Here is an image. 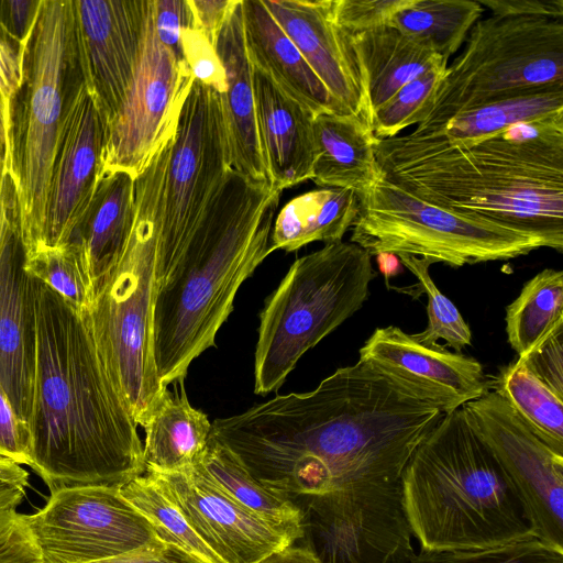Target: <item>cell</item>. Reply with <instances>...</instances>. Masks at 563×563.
Returning <instances> with one entry per match:
<instances>
[{"label":"cell","instance_id":"obj_43","mask_svg":"<svg viewBox=\"0 0 563 563\" xmlns=\"http://www.w3.org/2000/svg\"><path fill=\"white\" fill-rule=\"evenodd\" d=\"M0 563H43L26 515L0 507Z\"/></svg>","mask_w":563,"mask_h":563},{"label":"cell","instance_id":"obj_12","mask_svg":"<svg viewBox=\"0 0 563 563\" xmlns=\"http://www.w3.org/2000/svg\"><path fill=\"white\" fill-rule=\"evenodd\" d=\"M292 499L301 511L302 547L320 563H411L400 481Z\"/></svg>","mask_w":563,"mask_h":563},{"label":"cell","instance_id":"obj_30","mask_svg":"<svg viewBox=\"0 0 563 563\" xmlns=\"http://www.w3.org/2000/svg\"><path fill=\"white\" fill-rule=\"evenodd\" d=\"M199 461L210 476L243 507L292 543L301 539V511L295 500L255 478L242 461L211 433Z\"/></svg>","mask_w":563,"mask_h":563},{"label":"cell","instance_id":"obj_11","mask_svg":"<svg viewBox=\"0 0 563 563\" xmlns=\"http://www.w3.org/2000/svg\"><path fill=\"white\" fill-rule=\"evenodd\" d=\"M231 168L221 95L192 79L166 167L156 285L175 265Z\"/></svg>","mask_w":563,"mask_h":563},{"label":"cell","instance_id":"obj_3","mask_svg":"<svg viewBox=\"0 0 563 563\" xmlns=\"http://www.w3.org/2000/svg\"><path fill=\"white\" fill-rule=\"evenodd\" d=\"M374 152L380 177L406 192L563 251V112L464 144L396 135Z\"/></svg>","mask_w":563,"mask_h":563},{"label":"cell","instance_id":"obj_25","mask_svg":"<svg viewBox=\"0 0 563 563\" xmlns=\"http://www.w3.org/2000/svg\"><path fill=\"white\" fill-rule=\"evenodd\" d=\"M134 179L122 170L102 175L69 241L80 252L93 296L114 271L130 238L135 216Z\"/></svg>","mask_w":563,"mask_h":563},{"label":"cell","instance_id":"obj_2","mask_svg":"<svg viewBox=\"0 0 563 563\" xmlns=\"http://www.w3.org/2000/svg\"><path fill=\"white\" fill-rule=\"evenodd\" d=\"M36 354L30 467L51 494L121 487L145 473L130 410L97 347L87 312L33 277Z\"/></svg>","mask_w":563,"mask_h":563},{"label":"cell","instance_id":"obj_10","mask_svg":"<svg viewBox=\"0 0 563 563\" xmlns=\"http://www.w3.org/2000/svg\"><path fill=\"white\" fill-rule=\"evenodd\" d=\"M351 228V242L371 256L408 254L454 268L552 249L541 235L428 203L382 177L358 195Z\"/></svg>","mask_w":563,"mask_h":563},{"label":"cell","instance_id":"obj_7","mask_svg":"<svg viewBox=\"0 0 563 563\" xmlns=\"http://www.w3.org/2000/svg\"><path fill=\"white\" fill-rule=\"evenodd\" d=\"M82 81L71 0H42L12 108V178L26 253L42 246L48 184L69 92Z\"/></svg>","mask_w":563,"mask_h":563},{"label":"cell","instance_id":"obj_26","mask_svg":"<svg viewBox=\"0 0 563 563\" xmlns=\"http://www.w3.org/2000/svg\"><path fill=\"white\" fill-rule=\"evenodd\" d=\"M314 161L311 180L320 187L346 188L357 195L379 178L377 139L363 119L323 112L313 118Z\"/></svg>","mask_w":563,"mask_h":563},{"label":"cell","instance_id":"obj_5","mask_svg":"<svg viewBox=\"0 0 563 563\" xmlns=\"http://www.w3.org/2000/svg\"><path fill=\"white\" fill-rule=\"evenodd\" d=\"M400 484L408 523L423 551L536 538L506 472L462 407L445 413L418 445Z\"/></svg>","mask_w":563,"mask_h":563},{"label":"cell","instance_id":"obj_20","mask_svg":"<svg viewBox=\"0 0 563 563\" xmlns=\"http://www.w3.org/2000/svg\"><path fill=\"white\" fill-rule=\"evenodd\" d=\"M368 361L407 383L443 413L461 408L492 389L482 364L440 344L426 346L400 328H377L360 349Z\"/></svg>","mask_w":563,"mask_h":563},{"label":"cell","instance_id":"obj_27","mask_svg":"<svg viewBox=\"0 0 563 563\" xmlns=\"http://www.w3.org/2000/svg\"><path fill=\"white\" fill-rule=\"evenodd\" d=\"M346 35L364 78L371 118L406 84L448 64L429 45L391 25Z\"/></svg>","mask_w":563,"mask_h":563},{"label":"cell","instance_id":"obj_48","mask_svg":"<svg viewBox=\"0 0 563 563\" xmlns=\"http://www.w3.org/2000/svg\"><path fill=\"white\" fill-rule=\"evenodd\" d=\"M42 0H2L0 15L12 34L23 44L27 42L37 20Z\"/></svg>","mask_w":563,"mask_h":563},{"label":"cell","instance_id":"obj_55","mask_svg":"<svg viewBox=\"0 0 563 563\" xmlns=\"http://www.w3.org/2000/svg\"><path fill=\"white\" fill-rule=\"evenodd\" d=\"M1 173V172H0Z\"/></svg>","mask_w":563,"mask_h":563},{"label":"cell","instance_id":"obj_54","mask_svg":"<svg viewBox=\"0 0 563 563\" xmlns=\"http://www.w3.org/2000/svg\"><path fill=\"white\" fill-rule=\"evenodd\" d=\"M379 271L386 278L393 277L401 272V263L397 255L391 253H379L376 255Z\"/></svg>","mask_w":563,"mask_h":563},{"label":"cell","instance_id":"obj_51","mask_svg":"<svg viewBox=\"0 0 563 563\" xmlns=\"http://www.w3.org/2000/svg\"><path fill=\"white\" fill-rule=\"evenodd\" d=\"M258 563H320L316 555L305 547L294 544L276 550Z\"/></svg>","mask_w":563,"mask_h":563},{"label":"cell","instance_id":"obj_21","mask_svg":"<svg viewBox=\"0 0 563 563\" xmlns=\"http://www.w3.org/2000/svg\"><path fill=\"white\" fill-rule=\"evenodd\" d=\"M262 1L347 114L369 125L364 78L346 33L333 21L332 0Z\"/></svg>","mask_w":563,"mask_h":563},{"label":"cell","instance_id":"obj_23","mask_svg":"<svg viewBox=\"0 0 563 563\" xmlns=\"http://www.w3.org/2000/svg\"><path fill=\"white\" fill-rule=\"evenodd\" d=\"M214 47L227 78L221 100L231 167L251 180L268 181L256 125L253 67L244 41L242 0L234 1Z\"/></svg>","mask_w":563,"mask_h":563},{"label":"cell","instance_id":"obj_32","mask_svg":"<svg viewBox=\"0 0 563 563\" xmlns=\"http://www.w3.org/2000/svg\"><path fill=\"white\" fill-rule=\"evenodd\" d=\"M563 324V272L545 268L525 284L506 309L510 346L523 357Z\"/></svg>","mask_w":563,"mask_h":563},{"label":"cell","instance_id":"obj_18","mask_svg":"<svg viewBox=\"0 0 563 563\" xmlns=\"http://www.w3.org/2000/svg\"><path fill=\"white\" fill-rule=\"evenodd\" d=\"M224 563H258L294 544L232 498L198 460L170 473L145 471Z\"/></svg>","mask_w":563,"mask_h":563},{"label":"cell","instance_id":"obj_24","mask_svg":"<svg viewBox=\"0 0 563 563\" xmlns=\"http://www.w3.org/2000/svg\"><path fill=\"white\" fill-rule=\"evenodd\" d=\"M244 41L253 67L313 115L347 114L329 92L262 0H242Z\"/></svg>","mask_w":563,"mask_h":563},{"label":"cell","instance_id":"obj_50","mask_svg":"<svg viewBox=\"0 0 563 563\" xmlns=\"http://www.w3.org/2000/svg\"><path fill=\"white\" fill-rule=\"evenodd\" d=\"M92 563H205L180 548L165 543L163 547L140 550Z\"/></svg>","mask_w":563,"mask_h":563},{"label":"cell","instance_id":"obj_35","mask_svg":"<svg viewBox=\"0 0 563 563\" xmlns=\"http://www.w3.org/2000/svg\"><path fill=\"white\" fill-rule=\"evenodd\" d=\"M120 493L150 521L164 543L176 545L205 563H224L146 473L121 486Z\"/></svg>","mask_w":563,"mask_h":563},{"label":"cell","instance_id":"obj_22","mask_svg":"<svg viewBox=\"0 0 563 563\" xmlns=\"http://www.w3.org/2000/svg\"><path fill=\"white\" fill-rule=\"evenodd\" d=\"M252 80L256 125L268 181L283 191L311 179L314 115L256 67L252 69Z\"/></svg>","mask_w":563,"mask_h":563},{"label":"cell","instance_id":"obj_33","mask_svg":"<svg viewBox=\"0 0 563 563\" xmlns=\"http://www.w3.org/2000/svg\"><path fill=\"white\" fill-rule=\"evenodd\" d=\"M483 10L473 0H415L393 18L390 25L449 60L466 41Z\"/></svg>","mask_w":563,"mask_h":563},{"label":"cell","instance_id":"obj_34","mask_svg":"<svg viewBox=\"0 0 563 563\" xmlns=\"http://www.w3.org/2000/svg\"><path fill=\"white\" fill-rule=\"evenodd\" d=\"M521 420L554 452L563 455V399L517 357L492 380Z\"/></svg>","mask_w":563,"mask_h":563},{"label":"cell","instance_id":"obj_42","mask_svg":"<svg viewBox=\"0 0 563 563\" xmlns=\"http://www.w3.org/2000/svg\"><path fill=\"white\" fill-rule=\"evenodd\" d=\"M184 59L194 77L218 93H224L227 78L214 44L196 26L181 33Z\"/></svg>","mask_w":563,"mask_h":563},{"label":"cell","instance_id":"obj_52","mask_svg":"<svg viewBox=\"0 0 563 563\" xmlns=\"http://www.w3.org/2000/svg\"><path fill=\"white\" fill-rule=\"evenodd\" d=\"M24 494L25 486L0 479V507L16 509Z\"/></svg>","mask_w":563,"mask_h":563},{"label":"cell","instance_id":"obj_47","mask_svg":"<svg viewBox=\"0 0 563 563\" xmlns=\"http://www.w3.org/2000/svg\"><path fill=\"white\" fill-rule=\"evenodd\" d=\"M494 15L545 16L563 19V0H478Z\"/></svg>","mask_w":563,"mask_h":563},{"label":"cell","instance_id":"obj_6","mask_svg":"<svg viewBox=\"0 0 563 563\" xmlns=\"http://www.w3.org/2000/svg\"><path fill=\"white\" fill-rule=\"evenodd\" d=\"M170 139L134 179L135 216L114 271L93 296L87 312L106 368L136 424L143 427L167 387L153 355L156 251Z\"/></svg>","mask_w":563,"mask_h":563},{"label":"cell","instance_id":"obj_53","mask_svg":"<svg viewBox=\"0 0 563 563\" xmlns=\"http://www.w3.org/2000/svg\"><path fill=\"white\" fill-rule=\"evenodd\" d=\"M0 479L26 487L29 474L19 464L8 459L0 457Z\"/></svg>","mask_w":563,"mask_h":563},{"label":"cell","instance_id":"obj_14","mask_svg":"<svg viewBox=\"0 0 563 563\" xmlns=\"http://www.w3.org/2000/svg\"><path fill=\"white\" fill-rule=\"evenodd\" d=\"M194 77L161 43L147 16L141 56L125 99L106 128L101 175L126 172L136 177L176 131Z\"/></svg>","mask_w":563,"mask_h":563},{"label":"cell","instance_id":"obj_13","mask_svg":"<svg viewBox=\"0 0 563 563\" xmlns=\"http://www.w3.org/2000/svg\"><path fill=\"white\" fill-rule=\"evenodd\" d=\"M26 521L43 563H92L165 544L119 487L60 489Z\"/></svg>","mask_w":563,"mask_h":563},{"label":"cell","instance_id":"obj_46","mask_svg":"<svg viewBox=\"0 0 563 563\" xmlns=\"http://www.w3.org/2000/svg\"><path fill=\"white\" fill-rule=\"evenodd\" d=\"M29 423L21 419L0 387V457L19 465L31 464Z\"/></svg>","mask_w":563,"mask_h":563},{"label":"cell","instance_id":"obj_16","mask_svg":"<svg viewBox=\"0 0 563 563\" xmlns=\"http://www.w3.org/2000/svg\"><path fill=\"white\" fill-rule=\"evenodd\" d=\"M20 209L12 175L0 173V387L29 423L36 354L33 277L25 271Z\"/></svg>","mask_w":563,"mask_h":563},{"label":"cell","instance_id":"obj_49","mask_svg":"<svg viewBox=\"0 0 563 563\" xmlns=\"http://www.w3.org/2000/svg\"><path fill=\"white\" fill-rule=\"evenodd\" d=\"M235 0H189L195 26L214 44L217 34Z\"/></svg>","mask_w":563,"mask_h":563},{"label":"cell","instance_id":"obj_1","mask_svg":"<svg viewBox=\"0 0 563 563\" xmlns=\"http://www.w3.org/2000/svg\"><path fill=\"white\" fill-rule=\"evenodd\" d=\"M444 415L407 383L358 360L311 391L276 395L214 420L211 435L261 483L294 498L399 482Z\"/></svg>","mask_w":563,"mask_h":563},{"label":"cell","instance_id":"obj_29","mask_svg":"<svg viewBox=\"0 0 563 563\" xmlns=\"http://www.w3.org/2000/svg\"><path fill=\"white\" fill-rule=\"evenodd\" d=\"M358 210V195L346 188L321 187L290 199L271 231V252H294L316 241H342Z\"/></svg>","mask_w":563,"mask_h":563},{"label":"cell","instance_id":"obj_36","mask_svg":"<svg viewBox=\"0 0 563 563\" xmlns=\"http://www.w3.org/2000/svg\"><path fill=\"white\" fill-rule=\"evenodd\" d=\"M25 271L43 282L75 309L88 312L93 294L80 252L68 243L59 247H41L26 254Z\"/></svg>","mask_w":563,"mask_h":563},{"label":"cell","instance_id":"obj_15","mask_svg":"<svg viewBox=\"0 0 563 563\" xmlns=\"http://www.w3.org/2000/svg\"><path fill=\"white\" fill-rule=\"evenodd\" d=\"M462 408L506 472L534 537L563 550V455L545 444L495 389Z\"/></svg>","mask_w":563,"mask_h":563},{"label":"cell","instance_id":"obj_39","mask_svg":"<svg viewBox=\"0 0 563 563\" xmlns=\"http://www.w3.org/2000/svg\"><path fill=\"white\" fill-rule=\"evenodd\" d=\"M26 45L0 15V172H12V108L24 78Z\"/></svg>","mask_w":563,"mask_h":563},{"label":"cell","instance_id":"obj_37","mask_svg":"<svg viewBox=\"0 0 563 563\" xmlns=\"http://www.w3.org/2000/svg\"><path fill=\"white\" fill-rule=\"evenodd\" d=\"M448 64H440L401 87L376 109L369 128L377 140L398 135L404 129L419 124L431 112L435 93Z\"/></svg>","mask_w":563,"mask_h":563},{"label":"cell","instance_id":"obj_40","mask_svg":"<svg viewBox=\"0 0 563 563\" xmlns=\"http://www.w3.org/2000/svg\"><path fill=\"white\" fill-rule=\"evenodd\" d=\"M411 563H563V550L531 538L485 549L421 550Z\"/></svg>","mask_w":563,"mask_h":563},{"label":"cell","instance_id":"obj_41","mask_svg":"<svg viewBox=\"0 0 563 563\" xmlns=\"http://www.w3.org/2000/svg\"><path fill=\"white\" fill-rule=\"evenodd\" d=\"M415 0H332L334 23L346 33L390 25L393 18Z\"/></svg>","mask_w":563,"mask_h":563},{"label":"cell","instance_id":"obj_31","mask_svg":"<svg viewBox=\"0 0 563 563\" xmlns=\"http://www.w3.org/2000/svg\"><path fill=\"white\" fill-rule=\"evenodd\" d=\"M560 112H563V86H555L529 96L496 101L464 111L441 128L413 137L438 139L450 144L471 143L510 125Z\"/></svg>","mask_w":563,"mask_h":563},{"label":"cell","instance_id":"obj_4","mask_svg":"<svg viewBox=\"0 0 563 563\" xmlns=\"http://www.w3.org/2000/svg\"><path fill=\"white\" fill-rule=\"evenodd\" d=\"M282 190L230 169L175 265L156 285L153 355L161 384L187 375L216 345L240 286L272 253L271 231Z\"/></svg>","mask_w":563,"mask_h":563},{"label":"cell","instance_id":"obj_9","mask_svg":"<svg viewBox=\"0 0 563 563\" xmlns=\"http://www.w3.org/2000/svg\"><path fill=\"white\" fill-rule=\"evenodd\" d=\"M563 86V22L492 15L472 26L463 52L446 66L429 115L409 133H430L482 106Z\"/></svg>","mask_w":563,"mask_h":563},{"label":"cell","instance_id":"obj_38","mask_svg":"<svg viewBox=\"0 0 563 563\" xmlns=\"http://www.w3.org/2000/svg\"><path fill=\"white\" fill-rule=\"evenodd\" d=\"M397 256L400 263L417 277L421 290L428 297V325L424 331L411 334L412 338L426 346H437L439 339L444 340L457 352L470 345L472 333L468 324L455 305L438 289L430 276L429 267L433 263L408 254Z\"/></svg>","mask_w":563,"mask_h":563},{"label":"cell","instance_id":"obj_8","mask_svg":"<svg viewBox=\"0 0 563 563\" xmlns=\"http://www.w3.org/2000/svg\"><path fill=\"white\" fill-rule=\"evenodd\" d=\"M375 276L369 253L352 242L297 258L260 314L255 394L278 389L308 350L360 310Z\"/></svg>","mask_w":563,"mask_h":563},{"label":"cell","instance_id":"obj_19","mask_svg":"<svg viewBox=\"0 0 563 563\" xmlns=\"http://www.w3.org/2000/svg\"><path fill=\"white\" fill-rule=\"evenodd\" d=\"M104 136L103 120L81 82L66 100L48 184L41 247L69 243L100 179Z\"/></svg>","mask_w":563,"mask_h":563},{"label":"cell","instance_id":"obj_45","mask_svg":"<svg viewBox=\"0 0 563 563\" xmlns=\"http://www.w3.org/2000/svg\"><path fill=\"white\" fill-rule=\"evenodd\" d=\"M520 358L525 365L563 399V324Z\"/></svg>","mask_w":563,"mask_h":563},{"label":"cell","instance_id":"obj_17","mask_svg":"<svg viewBox=\"0 0 563 563\" xmlns=\"http://www.w3.org/2000/svg\"><path fill=\"white\" fill-rule=\"evenodd\" d=\"M71 1L82 81L107 128L133 80L151 0Z\"/></svg>","mask_w":563,"mask_h":563},{"label":"cell","instance_id":"obj_44","mask_svg":"<svg viewBox=\"0 0 563 563\" xmlns=\"http://www.w3.org/2000/svg\"><path fill=\"white\" fill-rule=\"evenodd\" d=\"M153 20L158 40L176 57L186 63L183 54L181 33L195 26L189 0H153Z\"/></svg>","mask_w":563,"mask_h":563},{"label":"cell","instance_id":"obj_28","mask_svg":"<svg viewBox=\"0 0 563 563\" xmlns=\"http://www.w3.org/2000/svg\"><path fill=\"white\" fill-rule=\"evenodd\" d=\"M184 379L180 390L175 385L143 426L145 430V471L170 473L195 464L205 451L211 422L208 417L189 402Z\"/></svg>","mask_w":563,"mask_h":563}]
</instances>
